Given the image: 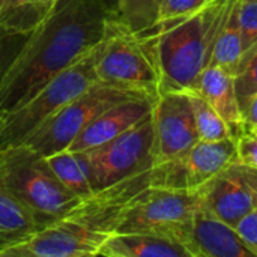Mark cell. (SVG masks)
<instances>
[{
    "instance_id": "cell-1",
    "label": "cell",
    "mask_w": 257,
    "mask_h": 257,
    "mask_svg": "<svg viewBox=\"0 0 257 257\" xmlns=\"http://www.w3.org/2000/svg\"><path fill=\"white\" fill-rule=\"evenodd\" d=\"M116 18L108 0H60L18 47L0 75V114L104 42Z\"/></svg>"
},
{
    "instance_id": "cell-2",
    "label": "cell",
    "mask_w": 257,
    "mask_h": 257,
    "mask_svg": "<svg viewBox=\"0 0 257 257\" xmlns=\"http://www.w3.org/2000/svg\"><path fill=\"white\" fill-rule=\"evenodd\" d=\"M148 187L151 170L96 190L3 257L99 256L104 244L119 230L131 203Z\"/></svg>"
},
{
    "instance_id": "cell-3",
    "label": "cell",
    "mask_w": 257,
    "mask_h": 257,
    "mask_svg": "<svg viewBox=\"0 0 257 257\" xmlns=\"http://www.w3.org/2000/svg\"><path fill=\"white\" fill-rule=\"evenodd\" d=\"M236 0H214L179 20L155 23L137 32L148 44L161 77V90H191L209 65L214 39Z\"/></svg>"
},
{
    "instance_id": "cell-4",
    "label": "cell",
    "mask_w": 257,
    "mask_h": 257,
    "mask_svg": "<svg viewBox=\"0 0 257 257\" xmlns=\"http://www.w3.org/2000/svg\"><path fill=\"white\" fill-rule=\"evenodd\" d=\"M0 179L35 214L42 227L81 199L54 176L45 157L23 143L0 149Z\"/></svg>"
},
{
    "instance_id": "cell-5",
    "label": "cell",
    "mask_w": 257,
    "mask_h": 257,
    "mask_svg": "<svg viewBox=\"0 0 257 257\" xmlns=\"http://www.w3.org/2000/svg\"><path fill=\"white\" fill-rule=\"evenodd\" d=\"M102 44L81 60L53 77L24 104L0 114V149L21 145L48 117L98 83L95 77V62Z\"/></svg>"
},
{
    "instance_id": "cell-6",
    "label": "cell",
    "mask_w": 257,
    "mask_h": 257,
    "mask_svg": "<svg viewBox=\"0 0 257 257\" xmlns=\"http://www.w3.org/2000/svg\"><path fill=\"white\" fill-rule=\"evenodd\" d=\"M98 83L158 98L161 77L145 39L114 21L95 62Z\"/></svg>"
},
{
    "instance_id": "cell-7",
    "label": "cell",
    "mask_w": 257,
    "mask_h": 257,
    "mask_svg": "<svg viewBox=\"0 0 257 257\" xmlns=\"http://www.w3.org/2000/svg\"><path fill=\"white\" fill-rule=\"evenodd\" d=\"M133 98L152 96L102 83H95L87 90L63 105L51 117H48L23 142V145L32 148L42 157H48L59 151L68 149L74 139L93 119H96L113 105Z\"/></svg>"
},
{
    "instance_id": "cell-8",
    "label": "cell",
    "mask_w": 257,
    "mask_h": 257,
    "mask_svg": "<svg viewBox=\"0 0 257 257\" xmlns=\"http://www.w3.org/2000/svg\"><path fill=\"white\" fill-rule=\"evenodd\" d=\"M199 206V191H178L151 185L131 203L117 232L151 233L185 247Z\"/></svg>"
},
{
    "instance_id": "cell-9",
    "label": "cell",
    "mask_w": 257,
    "mask_h": 257,
    "mask_svg": "<svg viewBox=\"0 0 257 257\" xmlns=\"http://www.w3.org/2000/svg\"><path fill=\"white\" fill-rule=\"evenodd\" d=\"M152 148L154 123L151 114L126 133L98 148L86 151L93 191L151 170L154 166Z\"/></svg>"
},
{
    "instance_id": "cell-10",
    "label": "cell",
    "mask_w": 257,
    "mask_h": 257,
    "mask_svg": "<svg viewBox=\"0 0 257 257\" xmlns=\"http://www.w3.org/2000/svg\"><path fill=\"white\" fill-rule=\"evenodd\" d=\"M235 161V137L218 142L199 140L184 154L152 166L151 185L178 191H199Z\"/></svg>"
},
{
    "instance_id": "cell-11",
    "label": "cell",
    "mask_w": 257,
    "mask_h": 257,
    "mask_svg": "<svg viewBox=\"0 0 257 257\" xmlns=\"http://www.w3.org/2000/svg\"><path fill=\"white\" fill-rule=\"evenodd\" d=\"M154 166L172 160L199 142L188 90H163L152 110Z\"/></svg>"
},
{
    "instance_id": "cell-12",
    "label": "cell",
    "mask_w": 257,
    "mask_h": 257,
    "mask_svg": "<svg viewBox=\"0 0 257 257\" xmlns=\"http://www.w3.org/2000/svg\"><path fill=\"white\" fill-rule=\"evenodd\" d=\"M199 196L203 208L232 226L257 208L256 193L236 161L206 182L199 190Z\"/></svg>"
},
{
    "instance_id": "cell-13",
    "label": "cell",
    "mask_w": 257,
    "mask_h": 257,
    "mask_svg": "<svg viewBox=\"0 0 257 257\" xmlns=\"http://www.w3.org/2000/svg\"><path fill=\"white\" fill-rule=\"evenodd\" d=\"M154 104V98H133L113 105L93 119L74 139L68 149L86 152L113 140L151 116Z\"/></svg>"
},
{
    "instance_id": "cell-14",
    "label": "cell",
    "mask_w": 257,
    "mask_h": 257,
    "mask_svg": "<svg viewBox=\"0 0 257 257\" xmlns=\"http://www.w3.org/2000/svg\"><path fill=\"white\" fill-rule=\"evenodd\" d=\"M185 247L191 257H254L235 226L211 214L202 202L194 214Z\"/></svg>"
},
{
    "instance_id": "cell-15",
    "label": "cell",
    "mask_w": 257,
    "mask_h": 257,
    "mask_svg": "<svg viewBox=\"0 0 257 257\" xmlns=\"http://www.w3.org/2000/svg\"><path fill=\"white\" fill-rule=\"evenodd\" d=\"M191 90L197 92L215 108L230 126L233 137L242 130L245 125V116L236 96L233 75L218 66L208 65L199 74Z\"/></svg>"
},
{
    "instance_id": "cell-16",
    "label": "cell",
    "mask_w": 257,
    "mask_h": 257,
    "mask_svg": "<svg viewBox=\"0 0 257 257\" xmlns=\"http://www.w3.org/2000/svg\"><path fill=\"white\" fill-rule=\"evenodd\" d=\"M41 227L35 214L0 179V257L27 242Z\"/></svg>"
},
{
    "instance_id": "cell-17",
    "label": "cell",
    "mask_w": 257,
    "mask_h": 257,
    "mask_svg": "<svg viewBox=\"0 0 257 257\" xmlns=\"http://www.w3.org/2000/svg\"><path fill=\"white\" fill-rule=\"evenodd\" d=\"M99 256L191 257V254L182 244L169 238L139 232H116L104 244Z\"/></svg>"
},
{
    "instance_id": "cell-18",
    "label": "cell",
    "mask_w": 257,
    "mask_h": 257,
    "mask_svg": "<svg viewBox=\"0 0 257 257\" xmlns=\"http://www.w3.org/2000/svg\"><path fill=\"white\" fill-rule=\"evenodd\" d=\"M60 0H5L0 12V35L24 38L35 30Z\"/></svg>"
},
{
    "instance_id": "cell-19",
    "label": "cell",
    "mask_w": 257,
    "mask_h": 257,
    "mask_svg": "<svg viewBox=\"0 0 257 257\" xmlns=\"http://www.w3.org/2000/svg\"><path fill=\"white\" fill-rule=\"evenodd\" d=\"M45 161L54 176L77 197H84L93 193L84 152L63 149L45 157Z\"/></svg>"
},
{
    "instance_id": "cell-20",
    "label": "cell",
    "mask_w": 257,
    "mask_h": 257,
    "mask_svg": "<svg viewBox=\"0 0 257 257\" xmlns=\"http://www.w3.org/2000/svg\"><path fill=\"white\" fill-rule=\"evenodd\" d=\"M230 12H232V9H230ZM230 12L214 39L209 65L218 66L235 77L241 66L244 51H242L241 33H239L236 24L233 23Z\"/></svg>"
},
{
    "instance_id": "cell-21",
    "label": "cell",
    "mask_w": 257,
    "mask_h": 257,
    "mask_svg": "<svg viewBox=\"0 0 257 257\" xmlns=\"http://www.w3.org/2000/svg\"><path fill=\"white\" fill-rule=\"evenodd\" d=\"M194 123L197 130L199 140L205 142H218L232 136L230 126L226 123V120L215 111V108L197 92L188 90Z\"/></svg>"
},
{
    "instance_id": "cell-22",
    "label": "cell",
    "mask_w": 257,
    "mask_h": 257,
    "mask_svg": "<svg viewBox=\"0 0 257 257\" xmlns=\"http://www.w3.org/2000/svg\"><path fill=\"white\" fill-rule=\"evenodd\" d=\"M160 2L161 0H113L110 5L117 21L133 32H142L157 21Z\"/></svg>"
},
{
    "instance_id": "cell-23",
    "label": "cell",
    "mask_w": 257,
    "mask_h": 257,
    "mask_svg": "<svg viewBox=\"0 0 257 257\" xmlns=\"http://www.w3.org/2000/svg\"><path fill=\"white\" fill-rule=\"evenodd\" d=\"M230 15L242 38V65L257 50V0H236Z\"/></svg>"
},
{
    "instance_id": "cell-24",
    "label": "cell",
    "mask_w": 257,
    "mask_h": 257,
    "mask_svg": "<svg viewBox=\"0 0 257 257\" xmlns=\"http://www.w3.org/2000/svg\"><path fill=\"white\" fill-rule=\"evenodd\" d=\"M233 80L236 96L244 113L248 101L257 93V50L241 65Z\"/></svg>"
},
{
    "instance_id": "cell-25",
    "label": "cell",
    "mask_w": 257,
    "mask_h": 257,
    "mask_svg": "<svg viewBox=\"0 0 257 257\" xmlns=\"http://www.w3.org/2000/svg\"><path fill=\"white\" fill-rule=\"evenodd\" d=\"M212 2L214 0H161L158 5L155 23L172 21V20L190 17V15L202 11Z\"/></svg>"
},
{
    "instance_id": "cell-26",
    "label": "cell",
    "mask_w": 257,
    "mask_h": 257,
    "mask_svg": "<svg viewBox=\"0 0 257 257\" xmlns=\"http://www.w3.org/2000/svg\"><path fill=\"white\" fill-rule=\"evenodd\" d=\"M236 163L250 169H257V125L245 122L235 136Z\"/></svg>"
},
{
    "instance_id": "cell-27",
    "label": "cell",
    "mask_w": 257,
    "mask_h": 257,
    "mask_svg": "<svg viewBox=\"0 0 257 257\" xmlns=\"http://www.w3.org/2000/svg\"><path fill=\"white\" fill-rule=\"evenodd\" d=\"M235 229L244 244L250 248L254 257H257V208L241 218Z\"/></svg>"
},
{
    "instance_id": "cell-28",
    "label": "cell",
    "mask_w": 257,
    "mask_h": 257,
    "mask_svg": "<svg viewBox=\"0 0 257 257\" xmlns=\"http://www.w3.org/2000/svg\"><path fill=\"white\" fill-rule=\"evenodd\" d=\"M14 36H3L0 35V75L3 74V71L6 69V66L9 65V62L12 60L14 56H9V53H6V44H8V39H11Z\"/></svg>"
},
{
    "instance_id": "cell-29",
    "label": "cell",
    "mask_w": 257,
    "mask_h": 257,
    "mask_svg": "<svg viewBox=\"0 0 257 257\" xmlns=\"http://www.w3.org/2000/svg\"><path fill=\"white\" fill-rule=\"evenodd\" d=\"M244 116H245V122L257 125V93L248 101L244 110Z\"/></svg>"
},
{
    "instance_id": "cell-30",
    "label": "cell",
    "mask_w": 257,
    "mask_h": 257,
    "mask_svg": "<svg viewBox=\"0 0 257 257\" xmlns=\"http://www.w3.org/2000/svg\"><path fill=\"white\" fill-rule=\"evenodd\" d=\"M238 166H239V169H241V172H242L245 181L248 182V185H250V187L253 188V191L256 193L257 197V169H250V167H245V166H241V164H238Z\"/></svg>"
},
{
    "instance_id": "cell-31",
    "label": "cell",
    "mask_w": 257,
    "mask_h": 257,
    "mask_svg": "<svg viewBox=\"0 0 257 257\" xmlns=\"http://www.w3.org/2000/svg\"><path fill=\"white\" fill-rule=\"evenodd\" d=\"M3 5H5V0H0V12H2V8H3ZM5 36V35H3Z\"/></svg>"
}]
</instances>
